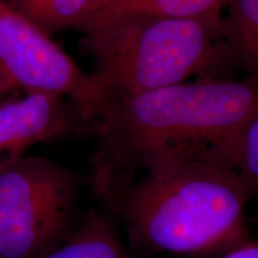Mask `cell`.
I'll return each mask as SVG.
<instances>
[{
  "mask_svg": "<svg viewBox=\"0 0 258 258\" xmlns=\"http://www.w3.org/2000/svg\"><path fill=\"white\" fill-rule=\"evenodd\" d=\"M250 199L224 150L183 145L147 157L108 213L139 251L221 256L250 240Z\"/></svg>",
  "mask_w": 258,
  "mask_h": 258,
  "instance_id": "6da1fadb",
  "label": "cell"
},
{
  "mask_svg": "<svg viewBox=\"0 0 258 258\" xmlns=\"http://www.w3.org/2000/svg\"><path fill=\"white\" fill-rule=\"evenodd\" d=\"M72 171L25 156L0 170V258H41L72 232L77 203Z\"/></svg>",
  "mask_w": 258,
  "mask_h": 258,
  "instance_id": "277c9868",
  "label": "cell"
},
{
  "mask_svg": "<svg viewBox=\"0 0 258 258\" xmlns=\"http://www.w3.org/2000/svg\"><path fill=\"white\" fill-rule=\"evenodd\" d=\"M41 258H133L108 215L91 211L69 237Z\"/></svg>",
  "mask_w": 258,
  "mask_h": 258,
  "instance_id": "ba28073f",
  "label": "cell"
},
{
  "mask_svg": "<svg viewBox=\"0 0 258 258\" xmlns=\"http://www.w3.org/2000/svg\"><path fill=\"white\" fill-rule=\"evenodd\" d=\"M231 0H110L111 6L166 17L196 18L222 15Z\"/></svg>",
  "mask_w": 258,
  "mask_h": 258,
  "instance_id": "30bf717a",
  "label": "cell"
},
{
  "mask_svg": "<svg viewBox=\"0 0 258 258\" xmlns=\"http://www.w3.org/2000/svg\"><path fill=\"white\" fill-rule=\"evenodd\" d=\"M41 30L53 35L66 29L80 30L90 19L111 5L110 0H5Z\"/></svg>",
  "mask_w": 258,
  "mask_h": 258,
  "instance_id": "9c48e42d",
  "label": "cell"
},
{
  "mask_svg": "<svg viewBox=\"0 0 258 258\" xmlns=\"http://www.w3.org/2000/svg\"><path fill=\"white\" fill-rule=\"evenodd\" d=\"M85 132L88 125L70 99L51 93H25L0 102V170L25 157L35 145Z\"/></svg>",
  "mask_w": 258,
  "mask_h": 258,
  "instance_id": "8992f818",
  "label": "cell"
},
{
  "mask_svg": "<svg viewBox=\"0 0 258 258\" xmlns=\"http://www.w3.org/2000/svg\"><path fill=\"white\" fill-rule=\"evenodd\" d=\"M218 258H258V241L249 240L241 246L228 251Z\"/></svg>",
  "mask_w": 258,
  "mask_h": 258,
  "instance_id": "7c38bea8",
  "label": "cell"
},
{
  "mask_svg": "<svg viewBox=\"0 0 258 258\" xmlns=\"http://www.w3.org/2000/svg\"><path fill=\"white\" fill-rule=\"evenodd\" d=\"M257 111L256 76L191 80L102 106L89 122L96 198L110 211L144 160L164 148L209 145L231 158L238 135Z\"/></svg>",
  "mask_w": 258,
  "mask_h": 258,
  "instance_id": "7a4b0ae2",
  "label": "cell"
},
{
  "mask_svg": "<svg viewBox=\"0 0 258 258\" xmlns=\"http://www.w3.org/2000/svg\"><path fill=\"white\" fill-rule=\"evenodd\" d=\"M224 27V14L177 18L111 5L90 19L79 30L93 60L78 109L88 129L93 114L110 103L191 78H230Z\"/></svg>",
  "mask_w": 258,
  "mask_h": 258,
  "instance_id": "3957f363",
  "label": "cell"
},
{
  "mask_svg": "<svg viewBox=\"0 0 258 258\" xmlns=\"http://www.w3.org/2000/svg\"><path fill=\"white\" fill-rule=\"evenodd\" d=\"M89 72L62 48L0 0V95L15 90L51 93L78 109L89 89Z\"/></svg>",
  "mask_w": 258,
  "mask_h": 258,
  "instance_id": "5b68a950",
  "label": "cell"
},
{
  "mask_svg": "<svg viewBox=\"0 0 258 258\" xmlns=\"http://www.w3.org/2000/svg\"><path fill=\"white\" fill-rule=\"evenodd\" d=\"M224 56L227 76L258 77V0H231L226 8Z\"/></svg>",
  "mask_w": 258,
  "mask_h": 258,
  "instance_id": "52a82bcc",
  "label": "cell"
},
{
  "mask_svg": "<svg viewBox=\"0 0 258 258\" xmlns=\"http://www.w3.org/2000/svg\"><path fill=\"white\" fill-rule=\"evenodd\" d=\"M231 159L250 198L258 195V111L238 135Z\"/></svg>",
  "mask_w": 258,
  "mask_h": 258,
  "instance_id": "8fae6325",
  "label": "cell"
}]
</instances>
